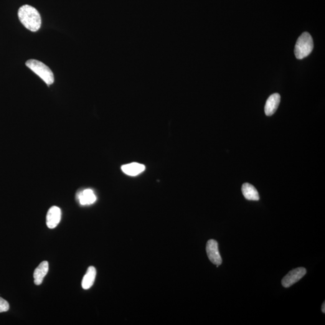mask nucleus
Here are the masks:
<instances>
[{
	"label": "nucleus",
	"instance_id": "12",
	"mask_svg": "<svg viewBox=\"0 0 325 325\" xmlns=\"http://www.w3.org/2000/svg\"><path fill=\"white\" fill-rule=\"evenodd\" d=\"M242 190L243 196L246 199L250 200H258L260 199L257 190L252 184H243Z\"/></svg>",
	"mask_w": 325,
	"mask_h": 325
},
{
	"label": "nucleus",
	"instance_id": "8",
	"mask_svg": "<svg viewBox=\"0 0 325 325\" xmlns=\"http://www.w3.org/2000/svg\"><path fill=\"white\" fill-rule=\"evenodd\" d=\"M121 169L124 174L129 176L135 177L142 173L145 169V166L139 162H134L123 165L121 167Z\"/></svg>",
	"mask_w": 325,
	"mask_h": 325
},
{
	"label": "nucleus",
	"instance_id": "9",
	"mask_svg": "<svg viewBox=\"0 0 325 325\" xmlns=\"http://www.w3.org/2000/svg\"><path fill=\"white\" fill-rule=\"evenodd\" d=\"M49 269L48 261H44L40 264L35 269L34 274V283L36 285L39 286L42 283L45 276L47 275Z\"/></svg>",
	"mask_w": 325,
	"mask_h": 325
},
{
	"label": "nucleus",
	"instance_id": "10",
	"mask_svg": "<svg viewBox=\"0 0 325 325\" xmlns=\"http://www.w3.org/2000/svg\"><path fill=\"white\" fill-rule=\"evenodd\" d=\"M77 198L81 205H91L96 200V197L93 190L89 189L78 193Z\"/></svg>",
	"mask_w": 325,
	"mask_h": 325
},
{
	"label": "nucleus",
	"instance_id": "11",
	"mask_svg": "<svg viewBox=\"0 0 325 325\" xmlns=\"http://www.w3.org/2000/svg\"><path fill=\"white\" fill-rule=\"evenodd\" d=\"M96 275V269L93 266H90L88 269L85 275L84 276L82 283H81V286H82L83 289L88 290V289H90L93 286L94 282H95Z\"/></svg>",
	"mask_w": 325,
	"mask_h": 325
},
{
	"label": "nucleus",
	"instance_id": "3",
	"mask_svg": "<svg viewBox=\"0 0 325 325\" xmlns=\"http://www.w3.org/2000/svg\"><path fill=\"white\" fill-rule=\"evenodd\" d=\"M25 65L36 74L42 78L48 86L52 85L54 83V77L52 71L44 63L40 62L39 60L30 59L27 61Z\"/></svg>",
	"mask_w": 325,
	"mask_h": 325
},
{
	"label": "nucleus",
	"instance_id": "1",
	"mask_svg": "<svg viewBox=\"0 0 325 325\" xmlns=\"http://www.w3.org/2000/svg\"><path fill=\"white\" fill-rule=\"evenodd\" d=\"M19 21L28 30L33 32L38 31L41 26V17L35 7L24 5L18 11Z\"/></svg>",
	"mask_w": 325,
	"mask_h": 325
},
{
	"label": "nucleus",
	"instance_id": "14",
	"mask_svg": "<svg viewBox=\"0 0 325 325\" xmlns=\"http://www.w3.org/2000/svg\"><path fill=\"white\" fill-rule=\"evenodd\" d=\"M322 312H323L324 313H325V302H324V304H322Z\"/></svg>",
	"mask_w": 325,
	"mask_h": 325
},
{
	"label": "nucleus",
	"instance_id": "2",
	"mask_svg": "<svg viewBox=\"0 0 325 325\" xmlns=\"http://www.w3.org/2000/svg\"><path fill=\"white\" fill-rule=\"evenodd\" d=\"M314 48L313 38L308 32H304L297 40L294 54L298 59H303L311 54Z\"/></svg>",
	"mask_w": 325,
	"mask_h": 325
},
{
	"label": "nucleus",
	"instance_id": "4",
	"mask_svg": "<svg viewBox=\"0 0 325 325\" xmlns=\"http://www.w3.org/2000/svg\"><path fill=\"white\" fill-rule=\"evenodd\" d=\"M306 273V268H298L293 269L282 279V285L285 288H290L303 278Z\"/></svg>",
	"mask_w": 325,
	"mask_h": 325
},
{
	"label": "nucleus",
	"instance_id": "7",
	"mask_svg": "<svg viewBox=\"0 0 325 325\" xmlns=\"http://www.w3.org/2000/svg\"><path fill=\"white\" fill-rule=\"evenodd\" d=\"M281 96L278 93H273L269 96L265 107L266 115L270 116L276 112L280 103Z\"/></svg>",
	"mask_w": 325,
	"mask_h": 325
},
{
	"label": "nucleus",
	"instance_id": "6",
	"mask_svg": "<svg viewBox=\"0 0 325 325\" xmlns=\"http://www.w3.org/2000/svg\"><path fill=\"white\" fill-rule=\"evenodd\" d=\"M61 210L56 206L51 207L47 215V225L50 229L57 227L61 220Z\"/></svg>",
	"mask_w": 325,
	"mask_h": 325
},
{
	"label": "nucleus",
	"instance_id": "13",
	"mask_svg": "<svg viewBox=\"0 0 325 325\" xmlns=\"http://www.w3.org/2000/svg\"><path fill=\"white\" fill-rule=\"evenodd\" d=\"M9 309V304L6 300L0 297V313L6 312Z\"/></svg>",
	"mask_w": 325,
	"mask_h": 325
},
{
	"label": "nucleus",
	"instance_id": "5",
	"mask_svg": "<svg viewBox=\"0 0 325 325\" xmlns=\"http://www.w3.org/2000/svg\"><path fill=\"white\" fill-rule=\"evenodd\" d=\"M206 251L211 262L217 265V268L219 267L222 263V260L218 249L217 241L212 239L208 241Z\"/></svg>",
	"mask_w": 325,
	"mask_h": 325
}]
</instances>
